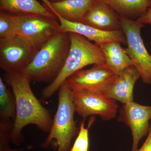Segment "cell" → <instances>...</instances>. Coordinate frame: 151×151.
<instances>
[{"mask_svg":"<svg viewBox=\"0 0 151 151\" xmlns=\"http://www.w3.org/2000/svg\"><path fill=\"white\" fill-rule=\"evenodd\" d=\"M120 16L137 20L151 6V0H101Z\"/></svg>","mask_w":151,"mask_h":151,"instance_id":"17","label":"cell"},{"mask_svg":"<svg viewBox=\"0 0 151 151\" xmlns=\"http://www.w3.org/2000/svg\"><path fill=\"white\" fill-rule=\"evenodd\" d=\"M121 44L119 42L111 41L97 45L103 51L106 64L116 76L122 73L127 68L133 65L126 49L123 48Z\"/></svg>","mask_w":151,"mask_h":151,"instance_id":"15","label":"cell"},{"mask_svg":"<svg viewBox=\"0 0 151 151\" xmlns=\"http://www.w3.org/2000/svg\"><path fill=\"white\" fill-rule=\"evenodd\" d=\"M137 151H151V120L147 137L142 147L139 149H138Z\"/></svg>","mask_w":151,"mask_h":151,"instance_id":"23","label":"cell"},{"mask_svg":"<svg viewBox=\"0 0 151 151\" xmlns=\"http://www.w3.org/2000/svg\"><path fill=\"white\" fill-rule=\"evenodd\" d=\"M41 1L52 13L58 14L68 21L81 22L97 0H62L54 2Z\"/></svg>","mask_w":151,"mask_h":151,"instance_id":"13","label":"cell"},{"mask_svg":"<svg viewBox=\"0 0 151 151\" xmlns=\"http://www.w3.org/2000/svg\"><path fill=\"white\" fill-rule=\"evenodd\" d=\"M16 16L18 35L37 50L55 35L62 32L57 19L33 14Z\"/></svg>","mask_w":151,"mask_h":151,"instance_id":"6","label":"cell"},{"mask_svg":"<svg viewBox=\"0 0 151 151\" xmlns=\"http://www.w3.org/2000/svg\"><path fill=\"white\" fill-rule=\"evenodd\" d=\"M53 14L59 20L62 32L75 33L88 40L93 41L97 45L111 41L127 44L126 36L122 29L112 32L103 31L81 22L68 21L58 14Z\"/></svg>","mask_w":151,"mask_h":151,"instance_id":"11","label":"cell"},{"mask_svg":"<svg viewBox=\"0 0 151 151\" xmlns=\"http://www.w3.org/2000/svg\"><path fill=\"white\" fill-rule=\"evenodd\" d=\"M70 47L65 64L55 79L42 90V96L45 99L52 96L67 78L85 66L106 63L102 50L82 36L68 33Z\"/></svg>","mask_w":151,"mask_h":151,"instance_id":"3","label":"cell"},{"mask_svg":"<svg viewBox=\"0 0 151 151\" xmlns=\"http://www.w3.org/2000/svg\"><path fill=\"white\" fill-rule=\"evenodd\" d=\"M139 78L140 76L136 68L129 66L117 76L106 95L123 104L133 102L134 87Z\"/></svg>","mask_w":151,"mask_h":151,"instance_id":"14","label":"cell"},{"mask_svg":"<svg viewBox=\"0 0 151 151\" xmlns=\"http://www.w3.org/2000/svg\"><path fill=\"white\" fill-rule=\"evenodd\" d=\"M120 18L127 39V54L143 82L151 84V55L145 46L141 34V29L145 25L137 20L121 16Z\"/></svg>","mask_w":151,"mask_h":151,"instance_id":"5","label":"cell"},{"mask_svg":"<svg viewBox=\"0 0 151 151\" xmlns=\"http://www.w3.org/2000/svg\"><path fill=\"white\" fill-rule=\"evenodd\" d=\"M116 76L105 63L95 64L89 69L78 70L66 80L73 92L106 94Z\"/></svg>","mask_w":151,"mask_h":151,"instance_id":"7","label":"cell"},{"mask_svg":"<svg viewBox=\"0 0 151 151\" xmlns=\"http://www.w3.org/2000/svg\"><path fill=\"white\" fill-rule=\"evenodd\" d=\"M57 110L52 121L49 134L41 146L47 149L52 141H56L57 151H69L71 142L79 132L77 122L74 119L76 112L73 100V91L66 80L58 89Z\"/></svg>","mask_w":151,"mask_h":151,"instance_id":"4","label":"cell"},{"mask_svg":"<svg viewBox=\"0 0 151 151\" xmlns=\"http://www.w3.org/2000/svg\"><path fill=\"white\" fill-rule=\"evenodd\" d=\"M17 35H18V29L16 16L1 11L0 40L11 38Z\"/></svg>","mask_w":151,"mask_h":151,"instance_id":"19","label":"cell"},{"mask_svg":"<svg viewBox=\"0 0 151 151\" xmlns=\"http://www.w3.org/2000/svg\"><path fill=\"white\" fill-rule=\"evenodd\" d=\"M51 2H54L59 1H62V0H48Z\"/></svg>","mask_w":151,"mask_h":151,"instance_id":"24","label":"cell"},{"mask_svg":"<svg viewBox=\"0 0 151 151\" xmlns=\"http://www.w3.org/2000/svg\"><path fill=\"white\" fill-rule=\"evenodd\" d=\"M70 47L68 33H58L39 50L31 62L19 73L31 81L50 84L63 68Z\"/></svg>","mask_w":151,"mask_h":151,"instance_id":"2","label":"cell"},{"mask_svg":"<svg viewBox=\"0 0 151 151\" xmlns=\"http://www.w3.org/2000/svg\"><path fill=\"white\" fill-rule=\"evenodd\" d=\"M137 21L144 25L149 24L151 25V6L146 10L139 17Z\"/></svg>","mask_w":151,"mask_h":151,"instance_id":"22","label":"cell"},{"mask_svg":"<svg viewBox=\"0 0 151 151\" xmlns=\"http://www.w3.org/2000/svg\"><path fill=\"white\" fill-rule=\"evenodd\" d=\"M0 9L15 15L33 14L57 19L54 14L37 0H0Z\"/></svg>","mask_w":151,"mask_h":151,"instance_id":"16","label":"cell"},{"mask_svg":"<svg viewBox=\"0 0 151 151\" xmlns=\"http://www.w3.org/2000/svg\"><path fill=\"white\" fill-rule=\"evenodd\" d=\"M14 122L11 119H0V151H20L30 147L23 148H11L9 143L13 128Z\"/></svg>","mask_w":151,"mask_h":151,"instance_id":"20","label":"cell"},{"mask_svg":"<svg viewBox=\"0 0 151 151\" xmlns=\"http://www.w3.org/2000/svg\"><path fill=\"white\" fill-rule=\"evenodd\" d=\"M73 100L76 112L83 119L98 115L104 121H111L116 118L119 109L116 100L105 94L73 92Z\"/></svg>","mask_w":151,"mask_h":151,"instance_id":"9","label":"cell"},{"mask_svg":"<svg viewBox=\"0 0 151 151\" xmlns=\"http://www.w3.org/2000/svg\"><path fill=\"white\" fill-rule=\"evenodd\" d=\"M85 120L86 119H83L80 124L78 136L70 151H89V130L94 119L93 117L90 119L87 128L85 127Z\"/></svg>","mask_w":151,"mask_h":151,"instance_id":"21","label":"cell"},{"mask_svg":"<svg viewBox=\"0 0 151 151\" xmlns=\"http://www.w3.org/2000/svg\"><path fill=\"white\" fill-rule=\"evenodd\" d=\"M15 97L12 91L7 87L0 77V119L14 121L16 116Z\"/></svg>","mask_w":151,"mask_h":151,"instance_id":"18","label":"cell"},{"mask_svg":"<svg viewBox=\"0 0 151 151\" xmlns=\"http://www.w3.org/2000/svg\"><path fill=\"white\" fill-rule=\"evenodd\" d=\"M5 80L10 86L16 101V116L14 121L11 142L19 145L24 139L22 131L34 125L45 133L51 129L53 119L33 92L28 78L18 72L6 73Z\"/></svg>","mask_w":151,"mask_h":151,"instance_id":"1","label":"cell"},{"mask_svg":"<svg viewBox=\"0 0 151 151\" xmlns=\"http://www.w3.org/2000/svg\"><path fill=\"white\" fill-rule=\"evenodd\" d=\"M38 51L19 35L0 40V67L6 73H19L31 62Z\"/></svg>","mask_w":151,"mask_h":151,"instance_id":"8","label":"cell"},{"mask_svg":"<svg viewBox=\"0 0 151 151\" xmlns=\"http://www.w3.org/2000/svg\"><path fill=\"white\" fill-rule=\"evenodd\" d=\"M118 120L130 128L133 144L131 151L138 150L139 143L148 134L151 120V106H145L134 101L123 104Z\"/></svg>","mask_w":151,"mask_h":151,"instance_id":"10","label":"cell"},{"mask_svg":"<svg viewBox=\"0 0 151 151\" xmlns=\"http://www.w3.org/2000/svg\"><path fill=\"white\" fill-rule=\"evenodd\" d=\"M81 23L106 32L122 29L120 16L110 6L97 0L86 14Z\"/></svg>","mask_w":151,"mask_h":151,"instance_id":"12","label":"cell"}]
</instances>
